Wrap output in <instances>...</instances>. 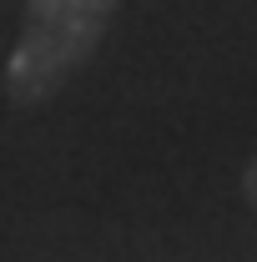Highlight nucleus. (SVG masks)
Masks as SVG:
<instances>
[{"label":"nucleus","mask_w":257,"mask_h":262,"mask_svg":"<svg viewBox=\"0 0 257 262\" xmlns=\"http://www.w3.org/2000/svg\"><path fill=\"white\" fill-rule=\"evenodd\" d=\"M121 0H26L20 40L5 61V91L20 106H40L66 91L101 51L106 20Z\"/></svg>","instance_id":"nucleus-1"},{"label":"nucleus","mask_w":257,"mask_h":262,"mask_svg":"<svg viewBox=\"0 0 257 262\" xmlns=\"http://www.w3.org/2000/svg\"><path fill=\"white\" fill-rule=\"evenodd\" d=\"M242 192H247V202L257 207V151H252V162H247V171H242Z\"/></svg>","instance_id":"nucleus-2"}]
</instances>
